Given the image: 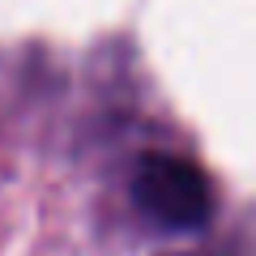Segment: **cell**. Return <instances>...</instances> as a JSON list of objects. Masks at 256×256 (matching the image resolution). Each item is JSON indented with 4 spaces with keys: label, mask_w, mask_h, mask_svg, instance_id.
<instances>
[{
    "label": "cell",
    "mask_w": 256,
    "mask_h": 256,
    "mask_svg": "<svg viewBox=\"0 0 256 256\" xmlns=\"http://www.w3.org/2000/svg\"><path fill=\"white\" fill-rule=\"evenodd\" d=\"M132 196L154 222L171 230L205 226L214 214L210 175L180 154H141L132 171Z\"/></svg>",
    "instance_id": "1"
}]
</instances>
